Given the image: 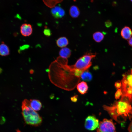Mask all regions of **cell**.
I'll list each match as a JSON object with an SVG mask.
<instances>
[{"label":"cell","instance_id":"obj_1","mask_svg":"<svg viewBox=\"0 0 132 132\" xmlns=\"http://www.w3.org/2000/svg\"><path fill=\"white\" fill-rule=\"evenodd\" d=\"M67 59L60 57L52 62L48 69L51 82L56 86L65 90L73 89L80 80V78L74 74L75 69L68 65Z\"/></svg>","mask_w":132,"mask_h":132},{"label":"cell","instance_id":"obj_2","mask_svg":"<svg viewBox=\"0 0 132 132\" xmlns=\"http://www.w3.org/2000/svg\"><path fill=\"white\" fill-rule=\"evenodd\" d=\"M132 99L122 95L121 99L110 106H103L104 110L117 122H124L128 119L132 118V107L130 103Z\"/></svg>","mask_w":132,"mask_h":132},{"label":"cell","instance_id":"obj_3","mask_svg":"<svg viewBox=\"0 0 132 132\" xmlns=\"http://www.w3.org/2000/svg\"><path fill=\"white\" fill-rule=\"evenodd\" d=\"M21 109L22 114L26 124L35 126L41 124L42 121V117L30 107L29 100L25 99L23 101Z\"/></svg>","mask_w":132,"mask_h":132},{"label":"cell","instance_id":"obj_4","mask_svg":"<svg viewBox=\"0 0 132 132\" xmlns=\"http://www.w3.org/2000/svg\"><path fill=\"white\" fill-rule=\"evenodd\" d=\"M96 55V53H87L80 58L75 64L71 66L74 69L84 72L91 66L92 64L91 61Z\"/></svg>","mask_w":132,"mask_h":132},{"label":"cell","instance_id":"obj_5","mask_svg":"<svg viewBox=\"0 0 132 132\" xmlns=\"http://www.w3.org/2000/svg\"><path fill=\"white\" fill-rule=\"evenodd\" d=\"M121 87L122 95L132 99V69L123 75Z\"/></svg>","mask_w":132,"mask_h":132},{"label":"cell","instance_id":"obj_6","mask_svg":"<svg viewBox=\"0 0 132 132\" xmlns=\"http://www.w3.org/2000/svg\"><path fill=\"white\" fill-rule=\"evenodd\" d=\"M97 132H116L112 119H104L99 123Z\"/></svg>","mask_w":132,"mask_h":132},{"label":"cell","instance_id":"obj_7","mask_svg":"<svg viewBox=\"0 0 132 132\" xmlns=\"http://www.w3.org/2000/svg\"><path fill=\"white\" fill-rule=\"evenodd\" d=\"M99 123L98 120L95 116H89L85 120V127L88 130H93L98 128Z\"/></svg>","mask_w":132,"mask_h":132},{"label":"cell","instance_id":"obj_8","mask_svg":"<svg viewBox=\"0 0 132 132\" xmlns=\"http://www.w3.org/2000/svg\"><path fill=\"white\" fill-rule=\"evenodd\" d=\"M20 32L21 34L23 36L27 37L30 36L33 32L31 25L26 23L22 24L20 27Z\"/></svg>","mask_w":132,"mask_h":132},{"label":"cell","instance_id":"obj_9","mask_svg":"<svg viewBox=\"0 0 132 132\" xmlns=\"http://www.w3.org/2000/svg\"><path fill=\"white\" fill-rule=\"evenodd\" d=\"M52 15L56 18H61L65 14V11L61 7L55 6L52 8L51 11Z\"/></svg>","mask_w":132,"mask_h":132},{"label":"cell","instance_id":"obj_10","mask_svg":"<svg viewBox=\"0 0 132 132\" xmlns=\"http://www.w3.org/2000/svg\"><path fill=\"white\" fill-rule=\"evenodd\" d=\"M121 34L123 38L126 40H129L131 37L132 32L129 27L126 26L121 30Z\"/></svg>","mask_w":132,"mask_h":132},{"label":"cell","instance_id":"obj_11","mask_svg":"<svg viewBox=\"0 0 132 132\" xmlns=\"http://www.w3.org/2000/svg\"><path fill=\"white\" fill-rule=\"evenodd\" d=\"M77 88L78 92L81 94L83 95L87 92L88 87L86 82L82 81L78 84Z\"/></svg>","mask_w":132,"mask_h":132},{"label":"cell","instance_id":"obj_12","mask_svg":"<svg viewBox=\"0 0 132 132\" xmlns=\"http://www.w3.org/2000/svg\"><path fill=\"white\" fill-rule=\"evenodd\" d=\"M29 102L30 106L34 110L36 111L40 110L42 105L39 100L35 99H30L29 100Z\"/></svg>","mask_w":132,"mask_h":132},{"label":"cell","instance_id":"obj_13","mask_svg":"<svg viewBox=\"0 0 132 132\" xmlns=\"http://www.w3.org/2000/svg\"><path fill=\"white\" fill-rule=\"evenodd\" d=\"M71 50L67 47L62 48L60 51L59 54L60 57L64 59H67L70 56Z\"/></svg>","mask_w":132,"mask_h":132},{"label":"cell","instance_id":"obj_14","mask_svg":"<svg viewBox=\"0 0 132 132\" xmlns=\"http://www.w3.org/2000/svg\"><path fill=\"white\" fill-rule=\"evenodd\" d=\"M69 13L72 17L75 18L79 16L80 12L78 7L76 6L72 5L70 8Z\"/></svg>","mask_w":132,"mask_h":132},{"label":"cell","instance_id":"obj_15","mask_svg":"<svg viewBox=\"0 0 132 132\" xmlns=\"http://www.w3.org/2000/svg\"><path fill=\"white\" fill-rule=\"evenodd\" d=\"M56 43L58 47L63 48L66 47L68 44L69 41L66 37H62L59 38L57 40Z\"/></svg>","mask_w":132,"mask_h":132},{"label":"cell","instance_id":"obj_16","mask_svg":"<svg viewBox=\"0 0 132 132\" xmlns=\"http://www.w3.org/2000/svg\"><path fill=\"white\" fill-rule=\"evenodd\" d=\"M10 54V50L8 46L2 42L0 45V55L3 56L8 55Z\"/></svg>","mask_w":132,"mask_h":132},{"label":"cell","instance_id":"obj_17","mask_svg":"<svg viewBox=\"0 0 132 132\" xmlns=\"http://www.w3.org/2000/svg\"><path fill=\"white\" fill-rule=\"evenodd\" d=\"M80 77L84 81L89 82L92 79V76L89 71L87 70L82 73Z\"/></svg>","mask_w":132,"mask_h":132},{"label":"cell","instance_id":"obj_18","mask_svg":"<svg viewBox=\"0 0 132 132\" xmlns=\"http://www.w3.org/2000/svg\"><path fill=\"white\" fill-rule=\"evenodd\" d=\"M44 4L48 7L52 8L63 0H42Z\"/></svg>","mask_w":132,"mask_h":132},{"label":"cell","instance_id":"obj_19","mask_svg":"<svg viewBox=\"0 0 132 132\" xmlns=\"http://www.w3.org/2000/svg\"><path fill=\"white\" fill-rule=\"evenodd\" d=\"M104 34L101 32L97 31L93 34V39L96 42H100L103 40L104 38Z\"/></svg>","mask_w":132,"mask_h":132},{"label":"cell","instance_id":"obj_20","mask_svg":"<svg viewBox=\"0 0 132 132\" xmlns=\"http://www.w3.org/2000/svg\"><path fill=\"white\" fill-rule=\"evenodd\" d=\"M122 95V93L121 90L120 89H118L115 94V98L116 99H119L120 96Z\"/></svg>","mask_w":132,"mask_h":132},{"label":"cell","instance_id":"obj_21","mask_svg":"<svg viewBox=\"0 0 132 132\" xmlns=\"http://www.w3.org/2000/svg\"><path fill=\"white\" fill-rule=\"evenodd\" d=\"M78 96L77 95H75L72 97L71 98V101L74 102H76L77 100Z\"/></svg>","mask_w":132,"mask_h":132},{"label":"cell","instance_id":"obj_22","mask_svg":"<svg viewBox=\"0 0 132 132\" xmlns=\"http://www.w3.org/2000/svg\"><path fill=\"white\" fill-rule=\"evenodd\" d=\"M115 86L117 88H120L121 86V83L120 81H117L115 83Z\"/></svg>","mask_w":132,"mask_h":132},{"label":"cell","instance_id":"obj_23","mask_svg":"<svg viewBox=\"0 0 132 132\" xmlns=\"http://www.w3.org/2000/svg\"><path fill=\"white\" fill-rule=\"evenodd\" d=\"M44 33L46 35L49 36L50 34V32L49 30L48 29H45L44 31Z\"/></svg>","mask_w":132,"mask_h":132},{"label":"cell","instance_id":"obj_24","mask_svg":"<svg viewBox=\"0 0 132 132\" xmlns=\"http://www.w3.org/2000/svg\"><path fill=\"white\" fill-rule=\"evenodd\" d=\"M128 130L129 132H132V120L129 126Z\"/></svg>","mask_w":132,"mask_h":132},{"label":"cell","instance_id":"obj_25","mask_svg":"<svg viewBox=\"0 0 132 132\" xmlns=\"http://www.w3.org/2000/svg\"><path fill=\"white\" fill-rule=\"evenodd\" d=\"M105 24L106 27H109L111 25V22L109 21H107L105 22Z\"/></svg>","mask_w":132,"mask_h":132},{"label":"cell","instance_id":"obj_26","mask_svg":"<svg viewBox=\"0 0 132 132\" xmlns=\"http://www.w3.org/2000/svg\"><path fill=\"white\" fill-rule=\"evenodd\" d=\"M128 43L129 45L132 47V37L129 39Z\"/></svg>","mask_w":132,"mask_h":132},{"label":"cell","instance_id":"obj_27","mask_svg":"<svg viewBox=\"0 0 132 132\" xmlns=\"http://www.w3.org/2000/svg\"><path fill=\"white\" fill-rule=\"evenodd\" d=\"M2 71V70L1 68H0V74L1 73Z\"/></svg>","mask_w":132,"mask_h":132},{"label":"cell","instance_id":"obj_28","mask_svg":"<svg viewBox=\"0 0 132 132\" xmlns=\"http://www.w3.org/2000/svg\"><path fill=\"white\" fill-rule=\"evenodd\" d=\"M130 1L132 2V0H130Z\"/></svg>","mask_w":132,"mask_h":132}]
</instances>
